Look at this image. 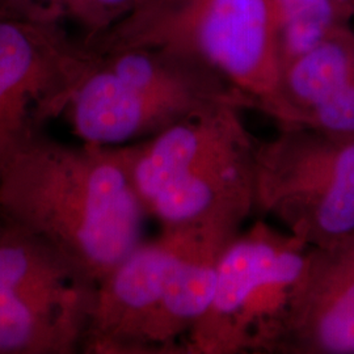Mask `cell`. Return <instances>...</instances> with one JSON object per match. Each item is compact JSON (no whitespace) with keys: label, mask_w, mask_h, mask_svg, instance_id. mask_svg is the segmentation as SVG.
<instances>
[{"label":"cell","mask_w":354,"mask_h":354,"mask_svg":"<svg viewBox=\"0 0 354 354\" xmlns=\"http://www.w3.org/2000/svg\"><path fill=\"white\" fill-rule=\"evenodd\" d=\"M97 281L21 228L0 227V353L82 351Z\"/></svg>","instance_id":"7"},{"label":"cell","mask_w":354,"mask_h":354,"mask_svg":"<svg viewBox=\"0 0 354 354\" xmlns=\"http://www.w3.org/2000/svg\"><path fill=\"white\" fill-rule=\"evenodd\" d=\"M87 54L61 23L0 15V152L64 113Z\"/></svg>","instance_id":"8"},{"label":"cell","mask_w":354,"mask_h":354,"mask_svg":"<svg viewBox=\"0 0 354 354\" xmlns=\"http://www.w3.org/2000/svg\"><path fill=\"white\" fill-rule=\"evenodd\" d=\"M269 1L277 20L282 70L336 28L354 24L333 0Z\"/></svg>","instance_id":"12"},{"label":"cell","mask_w":354,"mask_h":354,"mask_svg":"<svg viewBox=\"0 0 354 354\" xmlns=\"http://www.w3.org/2000/svg\"><path fill=\"white\" fill-rule=\"evenodd\" d=\"M87 50L64 113L83 143L125 146L222 106L256 109L197 57L151 46Z\"/></svg>","instance_id":"2"},{"label":"cell","mask_w":354,"mask_h":354,"mask_svg":"<svg viewBox=\"0 0 354 354\" xmlns=\"http://www.w3.org/2000/svg\"><path fill=\"white\" fill-rule=\"evenodd\" d=\"M93 49L151 46L193 55L274 115L282 64L279 28L269 0H140Z\"/></svg>","instance_id":"4"},{"label":"cell","mask_w":354,"mask_h":354,"mask_svg":"<svg viewBox=\"0 0 354 354\" xmlns=\"http://www.w3.org/2000/svg\"><path fill=\"white\" fill-rule=\"evenodd\" d=\"M203 227L162 228L99 282L83 352L147 354L172 272Z\"/></svg>","instance_id":"9"},{"label":"cell","mask_w":354,"mask_h":354,"mask_svg":"<svg viewBox=\"0 0 354 354\" xmlns=\"http://www.w3.org/2000/svg\"><path fill=\"white\" fill-rule=\"evenodd\" d=\"M222 106L121 146L133 187L162 228H239L254 210L256 138Z\"/></svg>","instance_id":"3"},{"label":"cell","mask_w":354,"mask_h":354,"mask_svg":"<svg viewBox=\"0 0 354 354\" xmlns=\"http://www.w3.org/2000/svg\"><path fill=\"white\" fill-rule=\"evenodd\" d=\"M279 127L273 138L256 140L254 210L308 247L353 234L354 136Z\"/></svg>","instance_id":"6"},{"label":"cell","mask_w":354,"mask_h":354,"mask_svg":"<svg viewBox=\"0 0 354 354\" xmlns=\"http://www.w3.org/2000/svg\"><path fill=\"white\" fill-rule=\"evenodd\" d=\"M354 23V0H333Z\"/></svg>","instance_id":"14"},{"label":"cell","mask_w":354,"mask_h":354,"mask_svg":"<svg viewBox=\"0 0 354 354\" xmlns=\"http://www.w3.org/2000/svg\"><path fill=\"white\" fill-rule=\"evenodd\" d=\"M0 227H1V222H0Z\"/></svg>","instance_id":"16"},{"label":"cell","mask_w":354,"mask_h":354,"mask_svg":"<svg viewBox=\"0 0 354 354\" xmlns=\"http://www.w3.org/2000/svg\"><path fill=\"white\" fill-rule=\"evenodd\" d=\"M270 354H354V232L310 247Z\"/></svg>","instance_id":"10"},{"label":"cell","mask_w":354,"mask_h":354,"mask_svg":"<svg viewBox=\"0 0 354 354\" xmlns=\"http://www.w3.org/2000/svg\"><path fill=\"white\" fill-rule=\"evenodd\" d=\"M310 247L257 221L219 257L214 292L181 354L272 353Z\"/></svg>","instance_id":"5"},{"label":"cell","mask_w":354,"mask_h":354,"mask_svg":"<svg viewBox=\"0 0 354 354\" xmlns=\"http://www.w3.org/2000/svg\"><path fill=\"white\" fill-rule=\"evenodd\" d=\"M16 15L15 13V0H0V15Z\"/></svg>","instance_id":"15"},{"label":"cell","mask_w":354,"mask_h":354,"mask_svg":"<svg viewBox=\"0 0 354 354\" xmlns=\"http://www.w3.org/2000/svg\"><path fill=\"white\" fill-rule=\"evenodd\" d=\"M354 89V24L332 30L282 70L279 106L272 120L298 127L306 115Z\"/></svg>","instance_id":"11"},{"label":"cell","mask_w":354,"mask_h":354,"mask_svg":"<svg viewBox=\"0 0 354 354\" xmlns=\"http://www.w3.org/2000/svg\"><path fill=\"white\" fill-rule=\"evenodd\" d=\"M140 0H15L17 16L74 23L83 42L102 36L131 12Z\"/></svg>","instance_id":"13"},{"label":"cell","mask_w":354,"mask_h":354,"mask_svg":"<svg viewBox=\"0 0 354 354\" xmlns=\"http://www.w3.org/2000/svg\"><path fill=\"white\" fill-rule=\"evenodd\" d=\"M146 216L121 146H70L36 129L0 152V222L46 241L97 283L145 241Z\"/></svg>","instance_id":"1"}]
</instances>
